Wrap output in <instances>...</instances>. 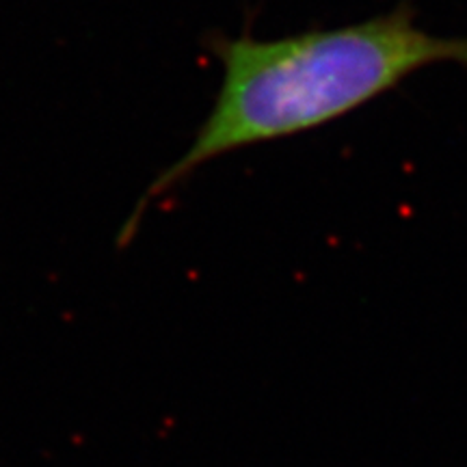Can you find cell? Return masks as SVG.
I'll return each mask as SVG.
<instances>
[{
  "label": "cell",
  "mask_w": 467,
  "mask_h": 467,
  "mask_svg": "<svg viewBox=\"0 0 467 467\" xmlns=\"http://www.w3.org/2000/svg\"><path fill=\"white\" fill-rule=\"evenodd\" d=\"M221 85L191 148L134 208L121 241L137 234L151 202L221 156L331 124L392 91L420 69L467 67V37H443L399 7L358 25L277 39L214 37Z\"/></svg>",
  "instance_id": "6da1fadb"
}]
</instances>
